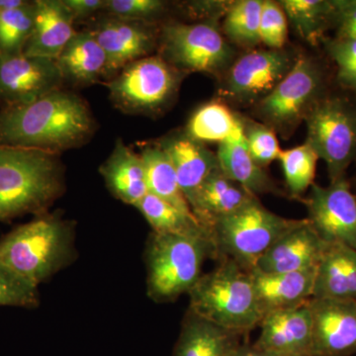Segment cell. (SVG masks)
Returning <instances> with one entry per match:
<instances>
[{"mask_svg": "<svg viewBox=\"0 0 356 356\" xmlns=\"http://www.w3.org/2000/svg\"><path fill=\"white\" fill-rule=\"evenodd\" d=\"M95 130V119L88 102L63 89L29 104L0 110V146L60 154L83 146Z\"/></svg>", "mask_w": 356, "mask_h": 356, "instance_id": "6da1fadb", "label": "cell"}, {"mask_svg": "<svg viewBox=\"0 0 356 356\" xmlns=\"http://www.w3.org/2000/svg\"><path fill=\"white\" fill-rule=\"evenodd\" d=\"M76 222L44 213L0 238V266L39 288L79 257Z\"/></svg>", "mask_w": 356, "mask_h": 356, "instance_id": "7a4b0ae2", "label": "cell"}, {"mask_svg": "<svg viewBox=\"0 0 356 356\" xmlns=\"http://www.w3.org/2000/svg\"><path fill=\"white\" fill-rule=\"evenodd\" d=\"M65 191L60 154L0 146V222L48 213Z\"/></svg>", "mask_w": 356, "mask_h": 356, "instance_id": "3957f363", "label": "cell"}, {"mask_svg": "<svg viewBox=\"0 0 356 356\" xmlns=\"http://www.w3.org/2000/svg\"><path fill=\"white\" fill-rule=\"evenodd\" d=\"M220 261L188 292V310L229 331L245 334L264 318L252 276L232 259Z\"/></svg>", "mask_w": 356, "mask_h": 356, "instance_id": "277c9868", "label": "cell"}, {"mask_svg": "<svg viewBox=\"0 0 356 356\" xmlns=\"http://www.w3.org/2000/svg\"><path fill=\"white\" fill-rule=\"evenodd\" d=\"M207 259H215L209 238L153 232L145 250L147 297L170 303L188 294L202 276Z\"/></svg>", "mask_w": 356, "mask_h": 356, "instance_id": "5b68a950", "label": "cell"}, {"mask_svg": "<svg viewBox=\"0 0 356 356\" xmlns=\"http://www.w3.org/2000/svg\"><path fill=\"white\" fill-rule=\"evenodd\" d=\"M301 221L274 214L254 197L211 227L215 259H232L250 270L281 236Z\"/></svg>", "mask_w": 356, "mask_h": 356, "instance_id": "8992f818", "label": "cell"}, {"mask_svg": "<svg viewBox=\"0 0 356 356\" xmlns=\"http://www.w3.org/2000/svg\"><path fill=\"white\" fill-rule=\"evenodd\" d=\"M304 121L306 143L325 161L330 180L346 177L356 161V104L343 96L324 95Z\"/></svg>", "mask_w": 356, "mask_h": 356, "instance_id": "52a82bcc", "label": "cell"}, {"mask_svg": "<svg viewBox=\"0 0 356 356\" xmlns=\"http://www.w3.org/2000/svg\"><path fill=\"white\" fill-rule=\"evenodd\" d=\"M182 74L161 56L152 55L126 65L106 83L109 96L124 113H159L172 102Z\"/></svg>", "mask_w": 356, "mask_h": 356, "instance_id": "ba28073f", "label": "cell"}, {"mask_svg": "<svg viewBox=\"0 0 356 356\" xmlns=\"http://www.w3.org/2000/svg\"><path fill=\"white\" fill-rule=\"evenodd\" d=\"M159 56L182 74H219L233 64L234 50L211 23L172 22L159 31Z\"/></svg>", "mask_w": 356, "mask_h": 356, "instance_id": "9c48e42d", "label": "cell"}, {"mask_svg": "<svg viewBox=\"0 0 356 356\" xmlns=\"http://www.w3.org/2000/svg\"><path fill=\"white\" fill-rule=\"evenodd\" d=\"M324 88V72L318 63L300 56L275 88L257 103V113L264 125L287 135L305 120L313 105L325 95Z\"/></svg>", "mask_w": 356, "mask_h": 356, "instance_id": "30bf717a", "label": "cell"}, {"mask_svg": "<svg viewBox=\"0 0 356 356\" xmlns=\"http://www.w3.org/2000/svg\"><path fill=\"white\" fill-rule=\"evenodd\" d=\"M297 58L284 49L245 54L227 70L222 95L240 104H257L282 81Z\"/></svg>", "mask_w": 356, "mask_h": 356, "instance_id": "8fae6325", "label": "cell"}, {"mask_svg": "<svg viewBox=\"0 0 356 356\" xmlns=\"http://www.w3.org/2000/svg\"><path fill=\"white\" fill-rule=\"evenodd\" d=\"M304 203L306 219L324 242L356 250V196L346 177L329 186L314 184Z\"/></svg>", "mask_w": 356, "mask_h": 356, "instance_id": "7c38bea8", "label": "cell"}, {"mask_svg": "<svg viewBox=\"0 0 356 356\" xmlns=\"http://www.w3.org/2000/svg\"><path fill=\"white\" fill-rule=\"evenodd\" d=\"M64 79L50 58L0 55V102L4 107L29 104L62 89Z\"/></svg>", "mask_w": 356, "mask_h": 356, "instance_id": "4fadbf2b", "label": "cell"}, {"mask_svg": "<svg viewBox=\"0 0 356 356\" xmlns=\"http://www.w3.org/2000/svg\"><path fill=\"white\" fill-rule=\"evenodd\" d=\"M89 31L106 55L108 81L126 65L152 56L154 49H158L159 32L153 23L105 16Z\"/></svg>", "mask_w": 356, "mask_h": 356, "instance_id": "5bb4252c", "label": "cell"}, {"mask_svg": "<svg viewBox=\"0 0 356 356\" xmlns=\"http://www.w3.org/2000/svg\"><path fill=\"white\" fill-rule=\"evenodd\" d=\"M311 356L356 353V300L311 299Z\"/></svg>", "mask_w": 356, "mask_h": 356, "instance_id": "9a60e30c", "label": "cell"}, {"mask_svg": "<svg viewBox=\"0 0 356 356\" xmlns=\"http://www.w3.org/2000/svg\"><path fill=\"white\" fill-rule=\"evenodd\" d=\"M309 302L264 315L254 346L276 356H311L313 323Z\"/></svg>", "mask_w": 356, "mask_h": 356, "instance_id": "2e32d148", "label": "cell"}, {"mask_svg": "<svg viewBox=\"0 0 356 356\" xmlns=\"http://www.w3.org/2000/svg\"><path fill=\"white\" fill-rule=\"evenodd\" d=\"M327 245L308 220L302 219L262 255L252 269L282 273L316 268Z\"/></svg>", "mask_w": 356, "mask_h": 356, "instance_id": "e0dca14e", "label": "cell"}, {"mask_svg": "<svg viewBox=\"0 0 356 356\" xmlns=\"http://www.w3.org/2000/svg\"><path fill=\"white\" fill-rule=\"evenodd\" d=\"M63 0H35L34 28L23 54L56 60L76 34Z\"/></svg>", "mask_w": 356, "mask_h": 356, "instance_id": "ac0fdd59", "label": "cell"}, {"mask_svg": "<svg viewBox=\"0 0 356 356\" xmlns=\"http://www.w3.org/2000/svg\"><path fill=\"white\" fill-rule=\"evenodd\" d=\"M316 268L294 273H267L250 269L262 315L308 303L313 297Z\"/></svg>", "mask_w": 356, "mask_h": 356, "instance_id": "d6986e66", "label": "cell"}, {"mask_svg": "<svg viewBox=\"0 0 356 356\" xmlns=\"http://www.w3.org/2000/svg\"><path fill=\"white\" fill-rule=\"evenodd\" d=\"M216 156L220 170L254 195L281 193L268 173L250 156L242 120L231 137L220 143Z\"/></svg>", "mask_w": 356, "mask_h": 356, "instance_id": "ffe728a7", "label": "cell"}, {"mask_svg": "<svg viewBox=\"0 0 356 356\" xmlns=\"http://www.w3.org/2000/svg\"><path fill=\"white\" fill-rule=\"evenodd\" d=\"M159 145L170 156L180 188L191 205L201 185L219 168L216 154L185 134L163 140Z\"/></svg>", "mask_w": 356, "mask_h": 356, "instance_id": "44dd1931", "label": "cell"}, {"mask_svg": "<svg viewBox=\"0 0 356 356\" xmlns=\"http://www.w3.org/2000/svg\"><path fill=\"white\" fill-rule=\"evenodd\" d=\"M107 189L115 198L136 206L149 193L140 154L118 139L111 154L99 168Z\"/></svg>", "mask_w": 356, "mask_h": 356, "instance_id": "7402d4cb", "label": "cell"}, {"mask_svg": "<svg viewBox=\"0 0 356 356\" xmlns=\"http://www.w3.org/2000/svg\"><path fill=\"white\" fill-rule=\"evenodd\" d=\"M312 299L356 300V250L327 243L316 271Z\"/></svg>", "mask_w": 356, "mask_h": 356, "instance_id": "603a6c76", "label": "cell"}, {"mask_svg": "<svg viewBox=\"0 0 356 356\" xmlns=\"http://www.w3.org/2000/svg\"><path fill=\"white\" fill-rule=\"evenodd\" d=\"M254 197L257 196L229 179L218 168L201 185L191 207L198 222L209 232L218 220L240 209Z\"/></svg>", "mask_w": 356, "mask_h": 356, "instance_id": "cb8c5ba5", "label": "cell"}, {"mask_svg": "<svg viewBox=\"0 0 356 356\" xmlns=\"http://www.w3.org/2000/svg\"><path fill=\"white\" fill-rule=\"evenodd\" d=\"M240 336L188 310L172 356H234Z\"/></svg>", "mask_w": 356, "mask_h": 356, "instance_id": "d4e9b609", "label": "cell"}, {"mask_svg": "<svg viewBox=\"0 0 356 356\" xmlns=\"http://www.w3.org/2000/svg\"><path fill=\"white\" fill-rule=\"evenodd\" d=\"M56 62L64 81L74 86H89L106 77V55L89 30L76 32Z\"/></svg>", "mask_w": 356, "mask_h": 356, "instance_id": "484cf974", "label": "cell"}, {"mask_svg": "<svg viewBox=\"0 0 356 356\" xmlns=\"http://www.w3.org/2000/svg\"><path fill=\"white\" fill-rule=\"evenodd\" d=\"M140 154L144 163L149 193L170 203L187 216L195 218L178 184L172 161L161 145L144 147Z\"/></svg>", "mask_w": 356, "mask_h": 356, "instance_id": "4316f807", "label": "cell"}, {"mask_svg": "<svg viewBox=\"0 0 356 356\" xmlns=\"http://www.w3.org/2000/svg\"><path fill=\"white\" fill-rule=\"evenodd\" d=\"M280 3L295 31L313 46L324 41L325 33L334 25L332 0H282Z\"/></svg>", "mask_w": 356, "mask_h": 356, "instance_id": "83f0119b", "label": "cell"}, {"mask_svg": "<svg viewBox=\"0 0 356 356\" xmlns=\"http://www.w3.org/2000/svg\"><path fill=\"white\" fill-rule=\"evenodd\" d=\"M135 207L149 222L154 233L204 236L211 240L208 229L204 228L195 218L187 216L153 194L147 193Z\"/></svg>", "mask_w": 356, "mask_h": 356, "instance_id": "f1b7e54d", "label": "cell"}, {"mask_svg": "<svg viewBox=\"0 0 356 356\" xmlns=\"http://www.w3.org/2000/svg\"><path fill=\"white\" fill-rule=\"evenodd\" d=\"M241 120L221 102H211L199 107L186 126L185 135L201 143L224 142L240 125Z\"/></svg>", "mask_w": 356, "mask_h": 356, "instance_id": "f546056e", "label": "cell"}, {"mask_svg": "<svg viewBox=\"0 0 356 356\" xmlns=\"http://www.w3.org/2000/svg\"><path fill=\"white\" fill-rule=\"evenodd\" d=\"M261 0H241L229 4L222 21V31L232 43L254 48L261 43Z\"/></svg>", "mask_w": 356, "mask_h": 356, "instance_id": "4dcf8cb0", "label": "cell"}, {"mask_svg": "<svg viewBox=\"0 0 356 356\" xmlns=\"http://www.w3.org/2000/svg\"><path fill=\"white\" fill-rule=\"evenodd\" d=\"M288 191L291 197L301 199L315 179L318 156L308 144L281 152L280 159Z\"/></svg>", "mask_w": 356, "mask_h": 356, "instance_id": "1f68e13d", "label": "cell"}, {"mask_svg": "<svg viewBox=\"0 0 356 356\" xmlns=\"http://www.w3.org/2000/svg\"><path fill=\"white\" fill-rule=\"evenodd\" d=\"M35 1L14 10H0V55H21L31 37Z\"/></svg>", "mask_w": 356, "mask_h": 356, "instance_id": "d6a6232c", "label": "cell"}, {"mask_svg": "<svg viewBox=\"0 0 356 356\" xmlns=\"http://www.w3.org/2000/svg\"><path fill=\"white\" fill-rule=\"evenodd\" d=\"M245 142L250 156L261 168L270 165L280 159L281 152L280 140L275 131L264 124L243 123Z\"/></svg>", "mask_w": 356, "mask_h": 356, "instance_id": "836d02e7", "label": "cell"}, {"mask_svg": "<svg viewBox=\"0 0 356 356\" xmlns=\"http://www.w3.org/2000/svg\"><path fill=\"white\" fill-rule=\"evenodd\" d=\"M325 50L337 65V79L341 88L356 92V39L325 38Z\"/></svg>", "mask_w": 356, "mask_h": 356, "instance_id": "e575fe53", "label": "cell"}, {"mask_svg": "<svg viewBox=\"0 0 356 356\" xmlns=\"http://www.w3.org/2000/svg\"><path fill=\"white\" fill-rule=\"evenodd\" d=\"M259 38L269 50L284 49L288 38V19L280 2L262 1Z\"/></svg>", "mask_w": 356, "mask_h": 356, "instance_id": "d590c367", "label": "cell"}, {"mask_svg": "<svg viewBox=\"0 0 356 356\" xmlns=\"http://www.w3.org/2000/svg\"><path fill=\"white\" fill-rule=\"evenodd\" d=\"M165 6L161 0H106L103 13L110 17L153 23L165 13Z\"/></svg>", "mask_w": 356, "mask_h": 356, "instance_id": "8d00e7d4", "label": "cell"}, {"mask_svg": "<svg viewBox=\"0 0 356 356\" xmlns=\"http://www.w3.org/2000/svg\"><path fill=\"white\" fill-rule=\"evenodd\" d=\"M39 306V288L27 284L0 266V307L36 309Z\"/></svg>", "mask_w": 356, "mask_h": 356, "instance_id": "74e56055", "label": "cell"}, {"mask_svg": "<svg viewBox=\"0 0 356 356\" xmlns=\"http://www.w3.org/2000/svg\"><path fill=\"white\" fill-rule=\"evenodd\" d=\"M334 14L332 28L339 38L356 39V0H332Z\"/></svg>", "mask_w": 356, "mask_h": 356, "instance_id": "f35d334b", "label": "cell"}, {"mask_svg": "<svg viewBox=\"0 0 356 356\" xmlns=\"http://www.w3.org/2000/svg\"><path fill=\"white\" fill-rule=\"evenodd\" d=\"M63 1L72 14L74 23L76 21L91 17L98 11H103L106 4V0H63Z\"/></svg>", "mask_w": 356, "mask_h": 356, "instance_id": "ab89813d", "label": "cell"}, {"mask_svg": "<svg viewBox=\"0 0 356 356\" xmlns=\"http://www.w3.org/2000/svg\"><path fill=\"white\" fill-rule=\"evenodd\" d=\"M234 356H276L257 348L254 344H241Z\"/></svg>", "mask_w": 356, "mask_h": 356, "instance_id": "60d3db41", "label": "cell"}, {"mask_svg": "<svg viewBox=\"0 0 356 356\" xmlns=\"http://www.w3.org/2000/svg\"><path fill=\"white\" fill-rule=\"evenodd\" d=\"M28 3V0H0V10H14Z\"/></svg>", "mask_w": 356, "mask_h": 356, "instance_id": "b9f144b4", "label": "cell"}]
</instances>
